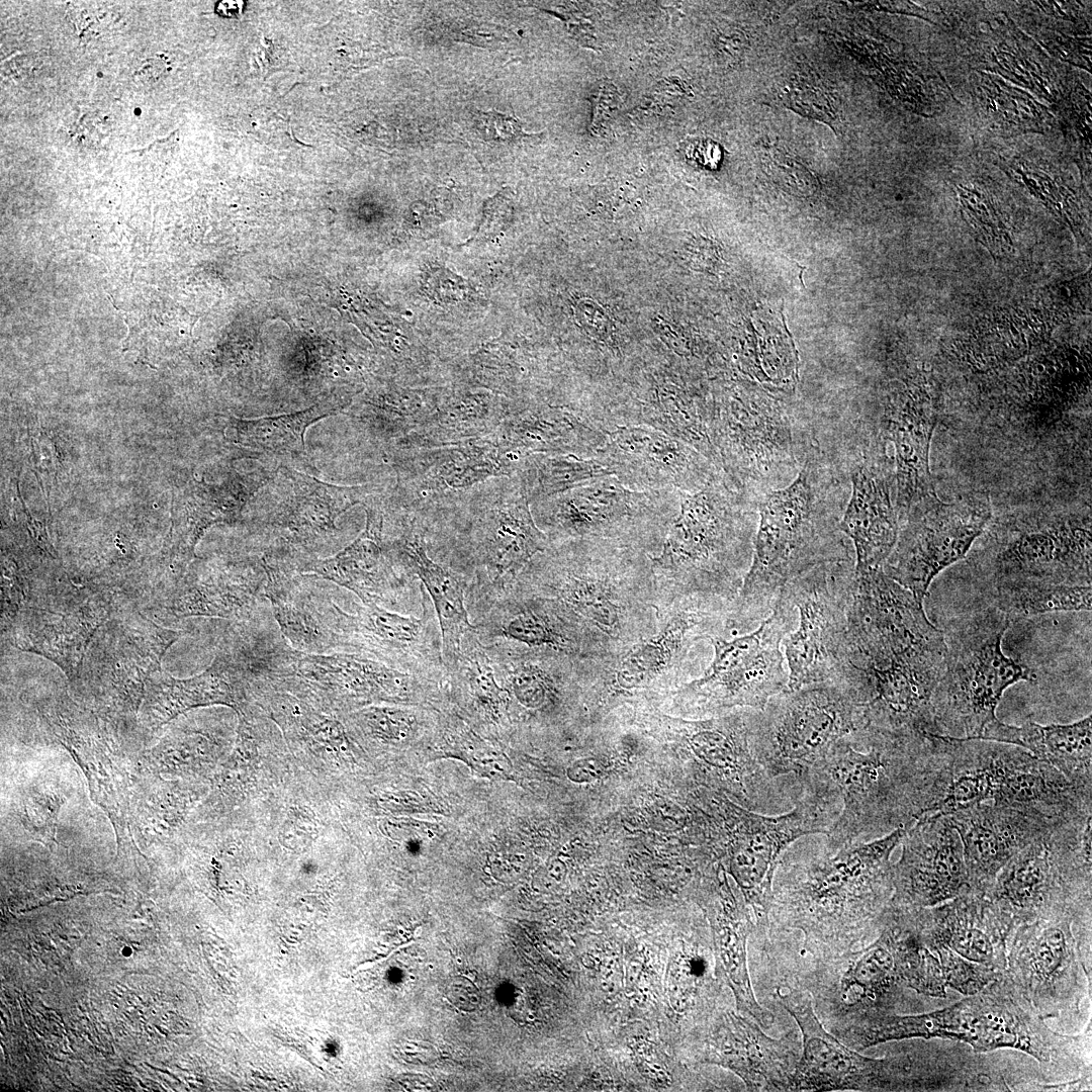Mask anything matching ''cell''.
Returning a JSON list of instances; mask_svg holds the SVG:
<instances>
[{
	"label": "cell",
	"instance_id": "cell-43",
	"mask_svg": "<svg viewBox=\"0 0 1092 1092\" xmlns=\"http://www.w3.org/2000/svg\"><path fill=\"white\" fill-rule=\"evenodd\" d=\"M725 918L717 930L720 962L730 980L739 1006L763 1029L769 1028L774 1014L756 1000L746 965V938L754 927L750 913L725 884L723 892Z\"/></svg>",
	"mask_w": 1092,
	"mask_h": 1092
},
{
	"label": "cell",
	"instance_id": "cell-28",
	"mask_svg": "<svg viewBox=\"0 0 1092 1092\" xmlns=\"http://www.w3.org/2000/svg\"><path fill=\"white\" fill-rule=\"evenodd\" d=\"M893 954L882 945L829 953L799 978L831 1031L866 1017L893 979Z\"/></svg>",
	"mask_w": 1092,
	"mask_h": 1092
},
{
	"label": "cell",
	"instance_id": "cell-52",
	"mask_svg": "<svg viewBox=\"0 0 1092 1092\" xmlns=\"http://www.w3.org/2000/svg\"><path fill=\"white\" fill-rule=\"evenodd\" d=\"M510 216V205L504 193H498L485 202L483 218L477 238L491 236L502 230Z\"/></svg>",
	"mask_w": 1092,
	"mask_h": 1092
},
{
	"label": "cell",
	"instance_id": "cell-56",
	"mask_svg": "<svg viewBox=\"0 0 1092 1092\" xmlns=\"http://www.w3.org/2000/svg\"><path fill=\"white\" fill-rule=\"evenodd\" d=\"M651 814L656 824L661 827H671L673 830L682 828L688 822V814L685 810L670 802H656Z\"/></svg>",
	"mask_w": 1092,
	"mask_h": 1092
},
{
	"label": "cell",
	"instance_id": "cell-35",
	"mask_svg": "<svg viewBox=\"0 0 1092 1092\" xmlns=\"http://www.w3.org/2000/svg\"><path fill=\"white\" fill-rule=\"evenodd\" d=\"M851 482L852 492L839 523L840 531L853 543L855 571L882 568L898 539L899 513L886 480L872 468L858 467Z\"/></svg>",
	"mask_w": 1092,
	"mask_h": 1092
},
{
	"label": "cell",
	"instance_id": "cell-4",
	"mask_svg": "<svg viewBox=\"0 0 1092 1092\" xmlns=\"http://www.w3.org/2000/svg\"><path fill=\"white\" fill-rule=\"evenodd\" d=\"M405 512L417 520L439 563L466 580L469 615L511 587L549 545L516 475L493 477Z\"/></svg>",
	"mask_w": 1092,
	"mask_h": 1092
},
{
	"label": "cell",
	"instance_id": "cell-41",
	"mask_svg": "<svg viewBox=\"0 0 1092 1092\" xmlns=\"http://www.w3.org/2000/svg\"><path fill=\"white\" fill-rule=\"evenodd\" d=\"M349 401L328 400L304 411L253 420H236V443L247 451L305 463L304 433L316 421L338 413Z\"/></svg>",
	"mask_w": 1092,
	"mask_h": 1092
},
{
	"label": "cell",
	"instance_id": "cell-50",
	"mask_svg": "<svg viewBox=\"0 0 1092 1092\" xmlns=\"http://www.w3.org/2000/svg\"><path fill=\"white\" fill-rule=\"evenodd\" d=\"M1065 952V937L1058 928L1048 929L1035 951L1034 966L1038 973L1048 976L1061 964Z\"/></svg>",
	"mask_w": 1092,
	"mask_h": 1092
},
{
	"label": "cell",
	"instance_id": "cell-27",
	"mask_svg": "<svg viewBox=\"0 0 1092 1092\" xmlns=\"http://www.w3.org/2000/svg\"><path fill=\"white\" fill-rule=\"evenodd\" d=\"M782 1006L796 1020L802 1034L791 1091L868 1090L877 1086L883 1063L857 1054L828 1031L810 993L799 987H776Z\"/></svg>",
	"mask_w": 1092,
	"mask_h": 1092
},
{
	"label": "cell",
	"instance_id": "cell-12",
	"mask_svg": "<svg viewBox=\"0 0 1092 1092\" xmlns=\"http://www.w3.org/2000/svg\"><path fill=\"white\" fill-rule=\"evenodd\" d=\"M673 489L635 490L608 475L530 504L550 543L599 540L655 555L680 506Z\"/></svg>",
	"mask_w": 1092,
	"mask_h": 1092
},
{
	"label": "cell",
	"instance_id": "cell-24",
	"mask_svg": "<svg viewBox=\"0 0 1092 1092\" xmlns=\"http://www.w3.org/2000/svg\"><path fill=\"white\" fill-rule=\"evenodd\" d=\"M109 612V600L99 589L56 590L20 612L13 623V643L46 656L69 676H78Z\"/></svg>",
	"mask_w": 1092,
	"mask_h": 1092
},
{
	"label": "cell",
	"instance_id": "cell-22",
	"mask_svg": "<svg viewBox=\"0 0 1092 1092\" xmlns=\"http://www.w3.org/2000/svg\"><path fill=\"white\" fill-rule=\"evenodd\" d=\"M595 457L635 490L693 493L722 472L694 447L644 426L617 427Z\"/></svg>",
	"mask_w": 1092,
	"mask_h": 1092
},
{
	"label": "cell",
	"instance_id": "cell-6",
	"mask_svg": "<svg viewBox=\"0 0 1092 1092\" xmlns=\"http://www.w3.org/2000/svg\"><path fill=\"white\" fill-rule=\"evenodd\" d=\"M239 657L250 685L290 692L329 706L371 701L413 703L446 688V684L400 671L362 654L296 650L279 628L265 622L246 631Z\"/></svg>",
	"mask_w": 1092,
	"mask_h": 1092
},
{
	"label": "cell",
	"instance_id": "cell-11",
	"mask_svg": "<svg viewBox=\"0 0 1092 1092\" xmlns=\"http://www.w3.org/2000/svg\"><path fill=\"white\" fill-rule=\"evenodd\" d=\"M864 727L854 692L843 678L786 689L751 709L753 754L775 779L798 784L848 734Z\"/></svg>",
	"mask_w": 1092,
	"mask_h": 1092
},
{
	"label": "cell",
	"instance_id": "cell-25",
	"mask_svg": "<svg viewBox=\"0 0 1092 1092\" xmlns=\"http://www.w3.org/2000/svg\"><path fill=\"white\" fill-rule=\"evenodd\" d=\"M383 542L397 568L413 579L419 578L428 593L440 626L444 664L450 670L459 658L463 636L473 628L466 606V580L429 556L424 531L408 514L384 512Z\"/></svg>",
	"mask_w": 1092,
	"mask_h": 1092
},
{
	"label": "cell",
	"instance_id": "cell-13",
	"mask_svg": "<svg viewBox=\"0 0 1092 1092\" xmlns=\"http://www.w3.org/2000/svg\"><path fill=\"white\" fill-rule=\"evenodd\" d=\"M797 625V612L781 593L770 614L748 633L730 640L710 636L713 658L703 673L678 694L698 709L764 708L788 687L781 643Z\"/></svg>",
	"mask_w": 1092,
	"mask_h": 1092
},
{
	"label": "cell",
	"instance_id": "cell-48",
	"mask_svg": "<svg viewBox=\"0 0 1092 1092\" xmlns=\"http://www.w3.org/2000/svg\"><path fill=\"white\" fill-rule=\"evenodd\" d=\"M759 159L764 171L782 185L803 194L814 189L816 179L812 172L785 147L761 143Z\"/></svg>",
	"mask_w": 1092,
	"mask_h": 1092
},
{
	"label": "cell",
	"instance_id": "cell-51",
	"mask_svg": "<svg viewBox=\"0 0 1092 1092\" xmlns=\"http://www.w3.org/2000/svg\"><path fill=\"white\" fill-rule=\"evenodd\" d=\"M951 939L952 947L967 959L982 962L991 956L988 937L977 928H960Z\"/></svg>",
	"mask_w": 1092,
	"mask_h": 1092
},
{
	"label": "cell",
	"instance_id": "cell-18",
	"mask_svg": "<svg viewBox=\"0 0 1092 1092\" xmlns=\"http://www.w3.org/2000/svg\"><path fill=\"white\" fill-rule=\"evenodd\" d=\"M280 502L254 523L267 545L262 557L297 565L337 546V519L381 491L375 484L339 486L282 467Z\"/></svg>",
	"mask_w": 1092,
	"mask_h": 1092
},
{
	"label": "cell",
	"instance_id": "cell-32",
	"mask_svg": "<svg viewBox=\"0 0 1092 1092\" xmlns=\"http://www.w3.org/2000/svg\"><path fill=\"white\" fill-rule=\"evenodd\" d=\"M609 432L581 412L543 401H515L489 435L506 452L520 458L533 453L595 457Z\"/></svg>",
	"mask_w": 1092,
	"mask_h": 1092
},
{
	"label": "cell",
	"instance_id": "cell-3",
	"mask_svg": "<svg viewBox=\"0 0 1092 1092\" xmlns=\"http://www.w3.org/2000/svg\"><path fill=\"white\" fill-rule=\"evenodd\" d=\"M514 584L557 603L610 659L659 624L651 559L634 547L583 539L549 542Z\"/></svg>",
	"mask_w": 1092,
	"mask_h": 1092
},
{
	"label": "cell",
	"instance_id": "cell-49",
	"mask_svg": "<svg viewBox=\"0 0 1092 1092\" xmlns=\"http://www.w3.org/2000/svg\"><path fill=\"white\" fill-rule=\"evenodd\" d=\"M621 96L617 88L609 83H600L593 94L592 129L600 134L613 119L619 109Z\"/></svg>",
	"mask_w": 1092,
	"mask_h": 1092
},
{
	"label": "cell",
	"instance_id": "cell-7",
	"mask_svg": "<svg viewBox=\"0 0 1092 1092\" xmlns=\"http://www.w3.org/2000/svg\"><path fill=\"white\" fill-rule=\"evenodd\" d=\"M845 557L835 522L815 502L811 476L804 468L759 505L750 566L731 608V631L748 632L760 624L794 577Z\"/></svg>",
	"mask_w": 1092,
	"mask_h": 1092
},
{
	"label": "cell",
	"instance_id": "cell-36",
	"mask_svg": "<svg viewBox=\"0 0 1092 1092\" xmlns=\"http://www.w3.org/2000/svg\"><path fill=\"white\" fill-rule=\"evenodd\" d=\"M978 739L992 740L1024 748L1059 770L1076 787L1092 790L1091 715L1070 724L1021 726L992 721Z\"/></svg>",
	"mask_w": 1092,
	"mask_h": 1092
},
{
	"label": "cell",
	"instance_id": "cell-34",
	"mask_svg": "<svg viewBox=\"0 0 1092 1092\" xmlns=\"http://www.w3.org/2000/svg\"><path fill=\"white\" fill-rule=\"evenodd\" d=\"M937 412L923 391L906 393L891 407L888 431L895 449L896 509L900 520L915 503L935 493L929 453Z\"/></svg>",
	"mask_w": 1092,
	"mask_h": 1092
},
{
	"label": "cell",
	"instance_id": "cell-23",
	"mask_svg": "<svg viewBox=\"0 0 1092 1092\" xmlns=\"http://www.w3.org/2000/svg\"><path fill=\"white\" fill-rule=\"evenodd\" d=\"M470 617L483 645L506 641L594 662L610 659L557 603L515 584Z\"/></svg>",
	"mask_w": 1092,
	"mask_h": 1092
},
{
	"label": "cell",
	"instance_id": "cell-1",
	"mask_svg": "<svg viewBox=\"0 0 1092 1092\" xmlns=\"http://www.w3.org/2000/svg\"><path fill=\"white\" fill-rule=\"evenodd\" d=\"M936 734L901 735L862 727L836 742L800 782L803 793L840 805L825 834L829 849L908 828L935 799Z\"/></svg>",
	"mask_w": 1092,
	"mask_h": 1092
},
{
	"label": "cell",
	"instance_id": "cell-47",
	"mask_svg": "<svg viewBox=\"0 0 1092 1092\" xmlns=\"http://www.w3.org/2000/svg\"><path fill=\"white\" fill-rule=\"evenodd\" d=\"M834 89L811 72H797L785 83L780 98L797 113L835 127L839 121V101Z\"/></svg>",
	"mask_w": 1092,
	"mask_h": 1092
},
{
	"label": "cell",
	"instance_id": "cell-39",
	"mask_svg": "<svg viewBox=\"0 0 1092 1092\" xmlns=\"http://www.w3.org/2000/svg\"><path fill=\"white\" fill-rule=\"evenodd\" d=\"M514 402L487 392L441 398L430 416L390 448L425 449L487 437L496 431Z\"/></svg>",
	"mask_w": 1092,
	"mask_h": 1092
},
{
	"label": "cell",
	"instance_id": "cell-45",
	"mask_svg": "<svg viewBox=\"0 0 1092 1092\" xmlns=\"http://www.w3.org/2000/svg\"><path fill=\"white\" fill-rule=\"evenodd\" d=\"M515 475L532 504L614 473L599 457L533 453L521 459Z\"/></svg>",
	"mask_w": 1092,
	"mask_h": 1092
},
{
	"label": "cell",
	"instance_id": "cell-16",
	"mask_svg": "<svg viewBox=\"0 0 1092 1092\" xmlns=\"http://www.w3.org/2000/svg\"><path fill=\"white\" fill-rule=\"evenodd\" d=\"M839 812L840 806L803 792L793 808L782 814L725 808L728 868L761 933L768 928L772 882L782 854L805 835H825Z\"/></svg>",
	"mask_w": 1092,
	"mask_h": 1092
},
{
	"label": "cell",
	"instance_id": "cell-29",
	"mask_svg": "<svg viewBox=\"0 0 1092 1092\" xmlns=\"http://www.w3.org/2000/svg\"><path fill=\"white\" fill-rule=\"evenodd\" d=\"M363 532L332 557L308 559L297 571L325 579L354 593L364 604L392 608L416 579L395 565L383 542L384 496L376 493L364 505Z\"/></svg>",
	"mask_w": 1092,
	"mask_h": 1092
},
{
	"label": "cell",
	"instance_id": "cell-5",
	"mask_svg": "<svg viewBox=\"0 0 1092 1092\" xmlns=\"http://www.w3.org/2000/svg\"><path fill=\"white\" fill-rule=\"evenodd\" d=\"M754 522L724 472L680 494L659 551L650 556L658 612L687 598L733 604L750 566Z\"/></svg>",
	"mask_w": 1092,
	"mask_h": 1092
},
{
	"label": "cell",
	"instance_id": "cell-55",
	"mask_svg": "<svg viewBox=\"0 0 1092 1092\" xmlns=\"http://www.w3.org/2000/svg\"><path fill=\"white\" fill-rule=\"evenodd\" d=\"M607 771L602 758L587 756L576 759L567 768V777L576 784H589L601 779Z\"/></svg>",
	"mask_w": 1092,
	"mask_h": 1092
},
{
	"label": "cell",
	"instance_id": "cell-21",
	"mask_svg": "<svg viewBox=\"0 0 1092 1092\" xmlns=\"http://www.w3.org/2000/svg\"><path fill=\"white\" fill-rule=\"evenodd\" d=\"M387 457L396 473L387 498L402 510L493 477L515 475L522 459L504 451L490 436L425 449L389 448Z\"/></svg>",
	"mask_w": 1092,
	"mask_h": 1092
},
{
	"label": "cell",
	"instance_id": "cell-14",
	"mask_svg": "<svg viewBox=\"0 0 1092 1092\" xmlns=\"http://www.w3.org/2000/svg\"><path fill=\"white\" fill-rule=\"evenodd\" d=\"M853 580L854 567L835 561L817 565L784 585L781 593L797 612L796 628L783 640L787 689L841 678Z\"/></svg>",
	"mask_w": 1092,
	"mask_h": 1092
},
{
	"label": "cell",
	"instance_id": "cell-53",
	"mask_svg": "<svg viewBox=\"0 0 1092 1092\" xmlns=\"http://www.w3.org/2000/svg\"><path fill=\"white\" fill-rule=\"evenodd\" d=\"M483 129L485 134L495 141H515L524 136L519 122L511 117L495 112L484 113Z\"/></svg>",
	"mask_w": 1092,
	"mask_h": 1092
},
{
	"label": "cell",
	"instance_id": "cell-9",
	"mask_svg": "<svg viewBox=\"0 0 1092 1092\" xmlns=\"http://www.w3.org/2000/svg\"><path fill=\"white\" fill-rule=\"evenodd\" d=\"M1010 622L992 604L957 619L944 632L945 665L932 699L938 735L980 737L997 719L1004 692L1019 681H1035L1028 666L1002 650Z\"/></svg>",
	"mask_w": 1092,
	"mask_h": 1092
},
{
	"label": "cell",
	"instance_id": "cell-46",
	"mask_svg": "<svg viewBox=\"0 0 1092 1092\" xmlns=\"http://www.w3.org/2000/svg\"><path fill=\"white\" fill-rule=\"evenodd\" d=\"M1091 584L1010 582L990 589L992 604L1011 620L1061 611H1090Z\"/></svg>",
	"mask_w": 1092,
	"mask_h": 1092
},
{
	"label": "cell",
	"instance_id": "cell-17",
	"mask_svg": "<svg viewBox=\"0 0 1092 1092\" xmlns=\"http://www.w3.org/2000/svg\"><path fill=\"white\" fill-rule=\"evenodd\" d=\"M421 616H402L377 605L353 603L342 609L321 597L324 622L335 651L358 653L429 680L447 684L437 615L424 586Z\"/></svg>",
	"mask_w": 1092,
	"mask_h": 1092
},
{
	"label": "cell",
	"instance_id": "cell-20",
	"mask_svg": "<svg viewBox=\"0 0 1092 1092\" xmlns=\"http://www.w3.org/2000/svg\"><path fill=\"white\" fill-rule=\"evenodd\" d=\"M709 436L719 469L740 491L794 460L789 418L767 402L734 395L710 403Z\"/></svg>",
	"mask_w": 1092,
	"mask_h": 1092
},
{
	"label": "cell",
	"instance_id": "cell-38",
	"mask_svg": "<svg viewBox=\"0 0 1092 1092\" xmlns=\"http://www.w3.org/2000/svg\"><path fill=\"white\" fill-rule=\"evenodd\" d=\"M262 564L267 575L265 596L271 603L274 620L290 646L307 653L334 652L314 577L286 566Z\"/></svg>",
	"mask_w": 1092,
	"mask_h": 1092
},
{
	"label": "cell",
	"instance_id": "cell-54",
	"mask_svg": "<svg viewBox=\"0 0 1092 1092\" xmlns=\"http://www.w3.org/2000/svg\"><path fill=\"white\" fill-rule=\"evenodd\" d=\"M685 154L688 159L708 169L716 168L722 160L721 147L717 143L705 139L688 141L685 146Z\"/></svg>",
	"mask_w": 1092,
	"mask_h": 1092
},
{
	"label": "cell",
	"instance_id": "cell-8",
	"mask_svg": "<svg viewBox=\"0 0 1092 1092\" xmlns=\"http://www.w3.org/2000/svg\"><path fill=\"white\" fill-rule=\"evenodd\" d=\"M945 658L944 636L851 641L842 678L855 694L864 727L901 735L937 734L932 699Z\"/></svg>",
	"mask_w": 1092,
	"mask_h": 1092
},
{
	"label": "cell",
	"instance_id": "cell-31",
	"mask_svg": "<svg viewBox=\"0 0 1092 1092\" xmlns=\"http://www.w3.org/2000/svg\"><path fill=\"white\" fill-rule=\"evenodd\" d=\"M181 635L141 615L112 621L90 648L86 673L116 694L139 697Z\"/></svg>",
	"mask_w": 1092,
	"mask_h": 1092
},
{
	"label": "cell",
	"instance_id": "cell-30",
	"mask_svg": "<svg viewBox=\"0 0 1092 1092\" xmlns=\"http://www.w3.org/2000/svg\"><path fill=\"white\" fill-rule=\"evenodd\" d=\"M945 816L960 835L968 877L978 883L994 879L1017 852L1069 821L993 802Z\"/></svg>",
	"mask_w": 1092,
	"mask_h": 1092
},
{
	"label": "cell",
	"instance_id": "cell-40",
	"mask_svg": "<svg viewBox=\"0 0 1092 1092\" xmlns=\"http://www.w3.org/2000/svg\"><path fill=\"white\" fill-rule=\"evenodd\" d=\"M730 1035L731 1049L725 1048L726 1060L739 1073L751 1091H791L799 1061V1036L795 1030L779 1038L767 1035L756 1021L738 1019Z\"/></svg>",
	"mask_w": 1092,
	"mask_h": 1092
},
{
	"label": "cell",
	"instance_id": "cell-2",
	"mask_svg": "<svg viewBox=\"0 0 1092 1092\" xmlns=\"http://www.w3.org/2000/svg\"><path fill=\"white\" fill-rule=\"evenodd\" d=\"M906 829L836 851L814 834L794 841L775 873L766 930L801 932L816 960L851 948L893 889L890 856Z\"/></svg>",
	"mask_w": 1092,
	"mask_h": 1092
},
{
	"label": "cell",
	"instance_id": "cell-33",
	"mask_svg": "<svg viewBox=\"0 0 1092 1092\" xmlns=\"http://www.w3.org/2000/svg\"><path fill=\"white\" fill-rule=\"evenodd\" d=\"M267 575L261 559L247 558L182 578L167 599V612L175 618L218 617L242 622L258 614L265 596Z\"/></svg>",
	"mask_w": 1092,
	"mask_h": 1092
},
{
	"label": "cell",
	"instance_id": "cell-26",
	"mask_svg": "<svg viewBox=\"0 0 1092 1092\" xmlns=\"http://www.w3.org/2000/svg\"><path fill=\"white\" fill-rule=\"evenodd\" d=\"M900 860L892 866L891 904H932L958 894L969 877L959 833L944 815L919 818L902 838Z\"/></svg>",
	"mask_w": 1092,
	"mask_h": 1092
},
{
	"label": "cell",
	"instance_id": "cell-19",
	"mask_svg": "<svg viewBox=\"0 0 1092 1092\" xmlns=\"http://www.w3.org/2000/svg\"><path fill=\"white\" fill-rule=\"evenodd\" d=\"M983 572L991 588L1010 582L1091 584V522L1064 515L1014 522Z\"/></svg>",
	"mask_w": 1092,
	"mask_h": 1092
},
{
	"label": "cell",
	"instance_id": "cell-44",
	"mask_svg": "<svg viewBox=\"0 0 1092 1092\" xmlns=\"http://www.w3.org/2000/svg\"><path fill=\"white\" fill-rule=\"evenodd\" d=\"M440 390H398L366 396L353 419L373 439L392 444L415 430L440 401Z\"/></svg>",
	"mask_w": 1092,
	"mask_h": 1092
},
{
	"label": "cell",
	"instance_id": "cell-10",
	"mask_svg": "<svg viewBox=\"0 0 1092 1092\" xmlns=\"http://www.w3.org/2000/svg\"><path fill=\"white\" fill-rule=\"evenodd\" d=\"M732 604L681 599L658 612L659 624L617 656L599 663L587 692L616 699L684 686L707 668L710 636L731 633ZM696 677V678H697Z\"/></svg>",
	"mask_w": 1092,
	"mask_h": 1092
},
{
	"label": "cell",
	"instance_id": "cell-37",
	"mask_svg": "<svg viewBox=\"0 0 1092 1092\" xmlns=\"http://www.w3.org/2000/svg\"><path fill=\"white\" fill-rule=\"evenodd\" d=\"M146 720L159 727L179 713L200 705H234L248 691L244 674L234 658L219 647L211 665L202 673L177 679L158 670L146 686Z\"/></svg>",
	"mask_w": 1092,
	"mask_h": 1092
},
{
	"label": "cell",
	"instance_id": "cell-15",
	"mask_svg": "<svg viewBox=\"0 0 1092 1092\" xmlns=\"http://www.w3.org/2000/svg\"><path fill=\"white\" fill-rule=\"evenodd\" d=\"M991 517L986 492L975 491L951 502L931 494L912 505L902 519L897 542L882 569L923 602L933 579L967 556Z\"/></svg>",
	"mask_w": 1092,
	"mask_h": 1092
},
{
	"label": "cell",
	"instance_id": "cell-42",
	"mask_svg": "<svg viewBox=\"0 0 1092 1092\" xmlns=\"http://www.w3.org/2000/svg\"><path fill=\"white\" fill-rule=\"evenodd\" d=\"M447 673V687L463 700L476 718L491 725L502 723L508 710L506 695L474 627L463 636L459 658Z\"/></svg>",
	"mask_w": 1092,
	"mask_h": 1092
}]
</instances>
